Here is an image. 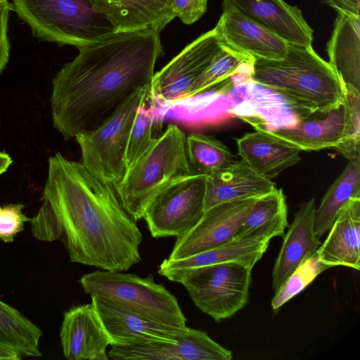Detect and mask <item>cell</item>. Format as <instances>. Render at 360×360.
I'll return each mask as SVG.
<instances>
[{
    "mask_svg": "<svg viewBox=\"0 0 360 360\" xmlns=\"http://www.w3.org/2000/svg\"><path fill=\"white\" fill-rule=\"evenodd\" d=\"M11 10H13L12 4L8 0H0V73L6 68L10 56L8 24Z\"/></svg>",
    "mask_w": 360,
    "mask_h": 360,
    "instance_id": "35",
    "label": "cell"
},
{
    "mask_svg": "<svg viewBox=\"0 0 360 360\" xmlns=\"http://www.w3.org/2000/svg\"><path fill=\"white\" fill-rule=\"evenodd\" d=\"M337 13L326 44L328 63L345 87L360 91V15Z\"/></svg>",
    "mask_w": 360,
    "mask_h": 360,
    "instance_id": "22",
    "label": "cell"
},
{
    "mask_svg": "<svg viewBox=\"0 0 360 360\" xmlns=\"http://www.w3.org/2000/svg\"><path fill=\"white\" fill-rule=\"evenodd\" d=\"M276 188L270 179L262 177L243 160L207 176L204 210L226 202L259 198Z\"/></svg>",
    "mask_w": 360,
    "mask_h": 360,
    "instance_id": "21",
    "label": "cell"
},
{
    "mask_svg": "<svg viewBox=\"0 0 360 360\" xmlns=\"http://www.w3.org/2000/svg\"><path fill=\"white\" fill-rule=\"evenodd\" d=\"M222 46L214 28L201 34L154 74L151 84L153 96L168 103L191 98L195 82Z\"/></svg>",
    "mask_w": 360,
    "mask_h": 360,
    "instance_id": "10",
    "label": "cell"
},
{
    "mask_svg": "<svg viewBox=\"0 0 360 360\" xmlns=\"http://www.w3.org/2000/svg\"><path fill=\"white\" fill-rule=\"evenodd\" d=\"M319 257L316 252L311 257L299 266L275 292L271 304L277 311L284 304L302 291L321 272L330 268Z\"/></svg>",
    "mask_w": 360,
    "mask_h": 360,
    "instance_id": "32",
    "label": "cell"
},
{
    "mask_svg": "<svg viewBox=\"0 0 360 360\" xmlns=\"http://www.w3.org/2000/svg\"><path fill=\"white\" fill-rule=\"evenodd\" d=\"M323 2L336 11L360 15V0H323Z\"/></svg>",
    "mask_w": 360,
    "mask_h": 360,
    "instance_id": "36",
    "label": "cell"
},
{
    "mask_svg": "<svg viewBox=\"0 0 360 360\" xmlns=\"http://www.w3.org/2000/svg\"><path fill=\"white\" fill-rule=\"evenodd\" d=\"M21 203L0 205V240L4 243H12L15 236L25 229V224L31 221L23 212Z\"/></svg>",
    "mask_w": 360,
    "mask_h": 360,
    "instance_id": "33",
    "label": "cell"
},
{
    "mask_svg": "<svg viewBox=\"0 0 360 360\" xmlns=\"http://www.w3.org/2000/svg\"><path fill=\"white\" fill-rule=\"evenodd\" d=\"M22 356L16 352L0 345V359L19 360Z\"/></svg>",
    "mask_w": 360,
    "mask_h": 360,
    "instance_id": "37",
    "label": "cell"
},
{
    "mask_svg": "<svg viewBox=\"0 0 360 360\" xmlns=\"http://www.w3.org/2000/svg\"><path fill=\"white\" fill-rule=\"evenodd\" d=\"M12 5L42 41L78 49L115 33L110 20L89 0H12Z\"/></svg>",
    "mask_w": 360,
    "mask_h": 360,
    "instance_id": "5",
    "label": "cell"
},
{
    "mask_svg": "<svg viewBox=\"0 0 360 360\" xmlns=\"http://www.w3.org/2000/svg\"><path fill=\"white\" fill-rule=\"evenodd\" d=\"M153 97L151 87L137 90L98 127L75 137L81 149L80 162L114 188L127 172L124 156L136 114Z\"/></svg>",
    "mask_w": 360,
    "mask_h": 360,
    "instance_id": "7",
    "label": "cell"
},
{
    "mask_svg": "<svg viewBox=\"0 0 360 360\" xmlns=\"http://www.w3.org/2000/svg\"><path fill=\"white\" fill-rule=\"evenodd\" d=\"M257 198L229 201L205 211L201 219L191 231L176 239L168 259H184L236 239Z\"/></svg>",
    "mask_w": 360,
    "mask_h": 360,
    "instance_id": "11",
    "label": "cell"
},
{
    "mask_svg": "<svg viewBox=\"0 0 360 360\" xmlns=\"http://www.w3.org/2000/svg\"><path fill=\"white\" fill-rule=\"evenodd\" d=\"M269 242L264 239L237 238L184 259H165L159 267L158 274L174 281L188 271L218 263L238 261L253 267L266 252Z\"/></svg>",
    "mask_w": 360,
    "mask_h": 360,
    "instance_id": "23",
    "label": "cell"
},
{
    "mask_svg": "<svg viewBox=\"0 0 360 360\" xmlns=\"http://www.w3.org/2000/svg\"><path fill=\"white\" fill-rule=\"evenodd\" d=\"M342 103L344 128L341 141L334 149L347 160L360 158V91L345 87Z\"/></svg>",
    "mask_w": 360,
    "mask_h": 360,
    "instance_id": "31",
    "label": "cell"
},
{
    "mask_svg": "<svg viewBox=\"0 0 360 360\" xmlns=\"http://www.w3.org/2000/svg\"><path fill=\"white\" fill-rule=\"evenodd\" d=\"M42 330L15 308L0 300V345L22 357L41 356Z\"/></svg>",
    "mask_w": 360,
    "mask_h": 360,
    "instance_id": "27",
    "label": "cell"
},
{
    "mask_svg": "<svg viewBox=\"0 0 360 360\" xmlns=\"http://www.w3.org/2000/svg\"><path fill=\"white\" fill-rule=\"evenodd\" d=\"M60 339L68 360L110 359L106 350L111 341L92 300L64 313Z\"/></svg>",
    "mask_w": 360,
    "mask_h": 360,
    "instance_id": "13",
    "label": "cell"
},
{
    "mask_svg": "<svg viewBox=\"0 0 360 360\" xmlns=\"http://www.w3.org/2000/svg\"><path fill=\"white\" fill-rule=\"evenodd\" d=\"M254 58L223 46L207 70L195 82L192 96H198L227 80L242 70V68L252 65Z\"/></svg>",
    "mask_w": 360,
    "mask_h": 360,
    "instance_id": "29",
    "label": "cell"
},
{
    "mask_svg": "<svg viewBox=\"0 0 360 360\" xmlns=\"http://www.w3.org/2000/svg\"><path fill=\"white\" fill-rule=\"evenodd\" d=\"M252 267L232 261L188 271L176 278L194 304L219 322L233 316L248 302Z\"/></svg>",
    "mask_w": 360,
    "mask_h": 360,
    "instance_id": "8",
    "label": "cell"
},
{
    "mask_svg": "<svg viewBox=\"0 0 360 360\" xmlns=\"http://www.w3.org/2000/svg\"><path fill=\"white\" fill-rule=\"evenodd\" d=\"M315 210L314 198L300 204L293 221L288 226L273 269L272 285L275 292L321 244L314 233Z\"/></svg>",
    "mask_w": 360,
    "mask_h": 360,
    "instance_id": "17",
    "label": "cell"
},
{
    "mask_svg": "<svg viewBox=\"0 0 360 360\" xmlns=\"http://www.w3.org/2000/svg\"><path fill=\"white\" fill-rule=\"evenodd\" d=\"M214 30L223 46L252 58L283 59L288 44L282 39L244 16L236 8L222 4Z\"/></svg>",
    "mask_w": 360,
    "mask_h": 360,
    "instance_id": "15",
    "label": "cell"
},
{
    "mask_svg": "<svg viewBox=\"0 0 360 360\" xmlns=\"http://www.w3.org/2000/svg\"><path fill=\"white\" fill-rule=\"evenodd\" d=\"M186 153L190 175L208 176L237 160V157L221 141L200 133L186 137Z\"/></svg>",
    "mask_w": 360,
    "mask_h": 360,
    "instance_id": "28",
    "label": "cell"
},
{
    "mask_svg": "<svg viewBox=\"0 0 360 360\" xmlns=\"http://www.w3.org/2000/svg\"><path fill=\"white\" fill-rule=\"evenodd\" d=\"M42 204L30 221L41 241L60 240L72 262L125 271L141 260L142 233L114 187L60 153L49 159Z\"/></svg>",
    "mask_w": 360,
    "mask_h": 360,
    "instance_id": "1",
    "label": "cell"
},
{
    "mask_svg": "<svg viewBox=\"0 0 360 360\" xmlns=\"http://www.w3.org/2000/svg\"><path fill=\"white\" fill-rule=\"evenodd\" d=\"M222 4L233 6L288 44L311 46L313 30L295 6L283 0H223Z\"/></svg>",
    "mask_w": 360,
    "mask_h": 360,
    "instance_id": "16",
    "label": "cell"
},
{
    "mask_svg": "<svg viewBox=\"0 0 360 360\" xmlns=\"http://www.w3.org/2000/svg\"><path fill=\"white\" fill-rule=\"evenodd\" d=\"M344 112L342 105L321 117L301 118L292 127H285L266 131L289 143L300 150H319L334 148L343 135Z\"/></svg>",
    "mask_w": 360,
    "mask_h": 360,
    "instance_id": "24",
    "label": "cell"
},
{
    "mask_svg": "<svg viewBox=\"0 0 360 360\" xmlns=\"http://www.w3.org/2000/svg\"><path fill=\"white\" fill-rule=\"evenodd\" d=\"M52 82L53 127L65 139L98 127L137 90L151 87L162 54L160 32L114 33L78 48Z\"/></svg>",
    "mask_w": 360,
    "mask_h": 360,
    "instance_id": "2",
    "label": "cell"
},
{
    "mask_svg": "<svg viewBox=\"0 0 360 360\" xmlns=\"http://www.w3.org/2000/svg\"><path fill=\"white\" fill-rule=\"evenodd\" d=\"M208 0H172L176 17L186 25L198 21L207 11Z\"/></svg>",
    "mask_w": 360,
    "mask_h": 360,
    "instance_id": "34",
    "label": "cell"
},
{
    "mask_svg": "<svg viewBox=\"0 0 360 360\" xmlns=\"http://www.w3.org/2000/svg\"><path fill=\"white\" fill-rule=\"evenodd\" d=\"M255 132L236 139L238 155L254 172L271 179L300 160V150L254 124Z\"/></svg>",
    "mask_w": 360,
    "mask_h": 360,
    "instance_id": "18",
    "label": "cell"
},
{
    "mask_svg": "<svg viewBox=\"0 0 360 360\" xmlns=\"http://www.w3.org/2000/svg\"><path fill=\"white\" fill-rule=\"evenodd\" d=\"M248 76L282 96L301 118L339 108L346 94L337 73L311 46L288 44L281 60L255 58Z\"/></svg>",
    "mask_w": 360,
    "mask_h": 360,
    "instance_id": "3",
    "label": "cell"
},
{
    "mask_svg": "<svg viewBox=\"0 0 360 360\" xmlns=\"http://www.w3.org/2000/svg\"><path fill=\"white\" fill-rule=\"evenodd\" d=\"M155 97L152 98L137 111L132 124L127 145L124 162L127 170L130 168L156 141L153 136Z\"/></svg>",
    "mask_w": 360,
    "mask_h": 360,
    "instance_id": "30",
    "label": "cell"
},
{
    "mask_svg": "<svg viewBox=\"0 0 360 360\" xmlns=\"http://www.w3.org/2000/svg\"><path fill=\"white\" fill-rule=\"evenodd\" d=\"M352 198H360V158L349 160L316 208L314 227L317 237L331 228L340 210Z\"/></svg>",
    "mask_w": 360,
    "mask_h": 360,
    "instance_id": "26",
    "label": "cell"
},
{
    "mask_svg": "<svg viewBox=\"0 0 360 360\" xmlns=\"http://www.w3.org/2000/svg\"><path fill=\"white\" fill-rule=\"evenodd\" d=\"M84 292L108 300L146 319L165 326L186 330V319L174 295L157 283L150 274L97 270L79 280Z\"/></svg>",
    "mask_w": 360,
    "mask_h": 360,
    "instance_id": "6",
    "label": "cell"
},
{
    "mask_svg": "<svg viewBox=\"0 0 360 360\" xmlns=\"http://www.w3.org/2000/svg\"><path fill=\"white\" fill-rule=\"evenodd\" d=\"M114 27V32L156 30L174 18L172 0H89Z\"/></svg>",
    "mask_w": 360,
    "mask_h": 360,
    "instance_id": "19",
    "label": "cell"
},
{
    "mask_svg": "<svg viewBox=\"0 0 360 360\" xmlns=\"http://www.w3.org/2000/svg\"><path fill=\"white\" fill-rule=\"evenodd\" d=\"M330 232L316 250L330 266L360 269V198L349 199L339 212Z\"/></svg>",
    "mask_w": 360,
    "mask_h": 360,
    "instance_id": "20",
    "label": "cell"
},
{
    "mask_svg": "<svg viewBox=\"0 0 360 360\" xmlns=\"http://www.w3.org/2000/svg\"><path fill=\"white\" fill-rule=\"evenodd\" d=\"M189 174L186 136L175 124L166 131L130 168L115 188L134 221L143 217L153 199L165 188Z\"/></svg>",
    "mask_w": 360,
    "mask_h": 360,
    "instance_id": "4",
    "label": "cell"
},
{
    "mask_svg": "<svg viewBox=\"0 0 360 360\" xmlns=\"http://www.w3.org/2000/svg\"><path fill=\"white\" fill-rule=\"evenodd\" d=\"M287 226L285 197L282 189L276 188L257 198L241 226L237 238L270 240L274 237H283Z\"/></svg>",
    "mask_w": 360,
    "mask_h": 360,
    "instance_id": "25",
    "label": "cell"
},
{
    "mask_svg": "<svg viewBox=\"0 0 360 360\" xmlns=\"http://www.w3.org/2000/svg\"><path fill=\"white\" fill-rule=\"evenodd\" d=\"M91 297L110 339L111 346L174 342L187 330L153 322L104 299Z\"/></svg>",
    "mask_w": 360,
    "mask_h": 360,
    "instance_id": "14",
    "label": "cell"
},
{
    "mask_svg": "<svg viewBox=\"0 0 360 360\" xmlns=\"http://www.w3.org/2000/svg\"><path fill=\"white\" fill-rule=\"evenodd\" d=\"M12 162L13 160L7 153L0 151V175L7 171Z\"/></svg>",
    "mask_w": 360,
    "mask_h": 360,
    "instance_id": "38",
    "label": "cell"
},
{
    "mask_svg": "<svg viewBox=\"0 0 360 360\" xmlns=\"http://www.w3.org/2000/svg\"><path fill=\"white\" fill-rule=\"evenodd\" d=\"M206 175H188L162 190L150 202L143 217L155 238H180L202 217Z\"/></svg>",
    "mask_w": 360,
    "mask_h": 360,
    "instance_id": "9",
    "label": "cell"
},
{
    "mask_svg": "<svg viewBox=\"0 0 360 360\" xmlns=\"http://www.w3.org/2000/svg\"><path fill=\"white\" fill-rule=\"evenodd\" d=\"M108 355L113 360H230L232 353L207 333L188 327L174 342L112 346Z\"/></svg>",
    "mask_w": 360,
    "mask_h": 360,
    "instance_id": "12",
    "label": "cell"
}]
</instances>
